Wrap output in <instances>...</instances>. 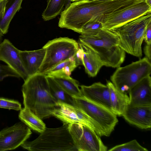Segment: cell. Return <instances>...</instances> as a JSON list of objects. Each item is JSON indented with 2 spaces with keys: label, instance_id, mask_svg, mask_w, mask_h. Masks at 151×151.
<instances>
[{
  "label": "cell",
  "instance_id": "6da1fadb",
  "mask_svg": "<svg viewBox=\"0 0 151 151\" xmlns=\"http://www.w3.org/2000/svg\"><path fill=\"white\" fill-rule=\"evenodd\" d=\"M22 91L24 107L42 119L53 116L57 102L50 93L46 75L37 73L28 77Z\"/></svg>",
  "mask_w": 151,
  "mask_h": 151
},
{
  "label": "cell",
  "instance_id": "7a4b0ae2",
  "mask_svg": "<svg viewBox=\"0 0 151 151\" xmlns=\"http://www.w3.org/2000/svg\"><path fill=\"white\" fill-rule=\"evenodd\" d=\"M79 40L96 53L104 66L118 68L124 60L125 52L119 46L118 35L111 30L102 28L81 34Z\"/></svg>",
  "mask_w": 151,
  "mask_h": 151
},
{
  "label": "cell",
  "instance_id": "3957f363",
  "mask_svg": "<svg viewBox=\"0 0 151 151\" xmlns=\"http://www.w3.org/2000/svg\"><path fill=\"white\" fill-rule=\"evenodd\" d=\"M142 0H81L71 3L66 11L68 20L78 30L90 20L123 9Z\"/></svg>",
  "mask_w": 151,
  "mask_h": 151
},
{
  "label": "cell",
  "instance_id": "277c9868",
  "mask_svg": "<svg viewBox=\"0 0 151 151\" xmlns=\"http://www.w3.org/2000/svg\"><path fill=\"white\" fill-rule=\"evenodd\" d=\"M69 124L56 128H48L35 139L21 146L30 151H78L69 129Z\"/></svg>",
  "mask_w": 151,
  "mask_h": 151
},
{
  "label": "cell",
  "instance_id": "5b68a950",
  "mask_svg": "<svg viewBox=\"0 0 151 151\" xmlns=\"http://www.w3.org/2000/svg\"><path fill=\"white\" fill-rule=\"evenodd\" d=\"M150 21L151 12L111 30L118 35L119 46L125 52L141 58L145 34Z\"/></svg>",
  "mask_w": 151,
  "mask_h": 151
},
{
  "label": "cell",
  "instance_id": "8992f818",
  "mask_svg": "<svg viewBox=\"0 0 151 151\" xmlns=\"http://www.w3.org/2000/svg\"><path fill=\"white\" fill-rule=\"evenodd\" d=\"M151 72V62L145 57L125 66L118 68L110 79L118 90L127 94L134 85L150 75Z\"/></svg>",
  "mask_w": 151,
  "mask_h": 151
},
{
  "label": "cell",
  "instance_id": "52a82bcc",
  "mask_svg": "<svg viewBox=\"0 0 151 151\" xmlns=\"http://www.w3.org/2000/svg\"><path fill=\"white\" fill-rule=\"evenodd\" d=\"M74 105L82 110L94 122L101 136L109 137L118 122L117 115L102 106L84 96L72 97Z\"/></svg>",
  "mask_w": 151,
  "mask_h": 151
},
{
  "label": "cell",
  "instance_id": "ba28073f",
  "mask_svg": "<svg viewBox=\"0 0 151 151\" xmlns=\"http://www.w3.org/2000/svg\"><path fill=\"white\" fill-rule=\"evenodd\" d=\"M45 57L38 73H44L59 63L74 56L79 47L76 40L60 37L48 41L43 47Z\"/></svg>",
  "mask_w": 151,
  "mask_h": 151
},
{
  "label": "cell",
  "instance_id": "9c48e42d",
  "mask_svg": "<svg viewBox=\"0 0 151 151\" xmlns=\"http://www.w3.org/2000/svg\"><path fill=\"white\" fill-rule=\"evenodd\" d=\"M151 12V7L144 0L93 20L101 22L103 28L112 30Z\"/></svg>",
  "mask_w": 151,
  "mask_h": 151
},
{
  "label": "cell",
  "instance_id": "30bf717a",
  "mask_svg": "<svg viewBox=\"0 0 151 151\" xmlns=\"http://www.w3.org/2000/svg\"><path fill=\"white\" fill-rule=\"evenodd\" d=\"M69 129L78 151H107V147L95 132L79 123L69 124Z\"/></svg>",
  "mask_w": 151,
  "mask_h": 151
},
{
  "label": "cell",
  "instance_id": "8fae6325",
  "mask_svg": "<svg viewBox=\"0 0 151 151\" xmlns=\"http://www.w3.org/2000/svg\"><path fill=\"white\" fill-rule=\"evenodd\" d=\"M32 134L31 129L22 122L0 131V151L13 150L21 146Z\"/></svg>",
  "mask_w": 151,
  "mask_h": 151
},
{
  "label": "cell",
  "instance_id": "7c38bea8",
  "mask_svg": "<svg viewBox=\"0 0 151 151\" xmlns=\"http://www.w3.org/2000/svg\"><path fill=\"white\" fill-rule=\"evenodd\" d=\"M53 116L60 120L63 123H79L85 124L94 130L100 137H102L94 122L82 110L75 106L58 102Z\"/></svg>",
  "mask_w": 151,
  "mask_h": 151
},
{
  "label": "cell",
  "instance_id": "4fadbf2b",
  "mask_svg": "<svg viewBox=\"0 0 151 151\" xmlns=\"http://www.w3.org/2000/svg\"><path fill=\"white\" fill-rule=\"evenodd\" d=\"M19 51L7 39L0 43V60L5 63L24 81L28 76L22 62Z\"/></svg>",
  "mask_w": 151,
  "mask_h": 151
},
{
  "label": "cell",
  "instance_id": "5bb4252c",
  "mask_svg": "<svg viewBox=\"0 0 151 151\" xmlns=\"http://www.w3.org/2000/svg\"><path fill=\"white\" fill-rule=\"evenodd\" d=\"M122 116L129 123L141 129H146L151 127V105L129 104Z\"/></svg>",
  "mask_w": 151,
  "mask_h": 151
},
{
  "label": "cell",
  "instance_id": "9a60e30c",
  "mask_svg": "<svg viewBox=\"0 0 151 151\" xmlns=\"http://www.w3.org/2000/svg\"><path fill=\"white\" fill-rule=\"evenodd\" d=\"M81 90L83 96L90 101L112 111L109 88L100 82L89 86L81 85Z\"/></svg>",
  "mask_w": 151,
  "mask_h": 151
},
{
  "label": "cell",
  "instance_id": "2e32d148",
  "mask_svg": "<svg viewBox=\"0 0 151 151\" xmlns=\"http://www.w3.org/2000/svg\"><path fill=\"white\" fill-rule=\"evenodd\" d=\"M129 104L134 106L151 105V77L148 75L132 87L129 92Z\"/></svg>",
  "mask_w": 151,
  "mask_h": 151
},
{
  "label": "cell",
  "instance_id": "e0dca14e",
  "mask_svg": "<svg viewBox=\"0 0 151 151\" xmlns=\"http://www.w3.org/2000/svg\"><path fill=\"white\" fill-rule=\"evenodd\" d=\"M19 52L28 77L38 73L45 57V49L42 47L40 49L31 51L19 50Z\"/></svg>",
  "mask_w": 151,
  "mask_h": 151
},
{
  "label": "cell",
  "instance_id": "ac0fdd59",
  "mask_svg": "<svg viewBox=\"0 0 151 151\" xmlns=\"http://www.w3.org/2000/svg\"><path fill=\"white\" fill-rule=\"evenodd\" d=\"M106 85L109 90L112 112L117 116H122L129 104V96L118 90L109 81H106Z\"/></svg>",
  "mask_w": 151,
  "mask_h": 151
},
{
  "label": "cell",
  "instance_id": "d6986e66",
  "mask_svg": "<svg viewBox=\"0 0 151 151\" xmlns=\"http://www.w3.org/2000/svg\"><path fill=\"white\" fill-rule=\"evenodd\" d=\"M79 45L83 50L82 63L86 72L90 77L96 76L101 68L104 66L103 63L90 48L80 42Z\"/></svg>",
  "mask_w": 151,
  "mask_h": 151
},
{
  "label": "cell",
  "instance_id": "ffe728a7",
  "mask_svg": "<svg viewBox=\"0 0 151 151\" xmlns=\"http://www.w3.org/2000/svg\"><path fill=\"white\" fill-rule=\"evenodd\" d=\"M19 118L30 129L38 132H43L46 127L42 119L26 107L20 110Z\"/></svg>",
  "mask_w": 151,
  "mask_h": 151
},
{
  "label": "cell",
  "instance_id": "44dd1931",
  "mask_svg": "<svg viewBox=\"0 0 151 151\" xmlns=\"http://www.w3.org/2000/svg\"><path fill=\"white\" fill-rule=\"evenodd\" d=\"M52 77L60 87L70 96L78 97L84 96L79 88L78 82L70 76Z\"/></svg>",
  "mask_w": 151,
  "mask_h": 151
},
{
  "label": "cell",
  "instance_id": "7402d4cb",
  "mask_svg": "<svg viewBox=\"0 0 151 151\" xmlns=\"http://www.w3.org/2000/svg\"><path fill=\"white\" fill-rule=\"evenodd\" d=\"M47 76L50 93L57 101L74 106L73 97L66 93L51 76Z\"/></svg>",
  "mask_w": 151,
  "mask_h": 151
},
{
  "label": "cell",
  "instance_id": "603a6c76",
  "mask_svg": "<svg viewBox=\"0 0 151 151\" xmlns=\"http://www.w3.org/2000/svg\"><path fill=\"white\" fill-rule=\"evenodd\" d=\"M66 0H48L47 6L42 14L45 21L55 18L60 14L65 6Z\"/></svg>",
  "mask_w": 151,
  "mask_h": 151
},
{
  "label": "cell",
  "instance_id": "cb8c5ba5",
  "mask_svg": "<svg viewBox=\"0 0 151 151\" xmlns=\"http://www.w3.org/2000/svg\"><path fill=\"white\" fill-rule=\"evenodd\" d=\"M23 0H14L12 4L6 11L3 19L0 21V31L3 34L8 32L10 23L16 13L21 8Z\"/></svg>",
  "mask_w": 151,
  "mask_h": 151
},
{
  "label": "cell",
  "instance_id": "d4e9b609",
  "mask_svg": "<svg viewBox=\"0 0 151 151\" xmlns=\"http://www.w3.org/2000/svg\"><path fill=\"white\" fill-rule=\"evenodd\" d=\"M109 151H148L142 147L136 139L117 145L110 149Z\"/></svg>",
  "mask_w": 151,
  "mask_h": 151
},
{
  "label": "cell",
  "instance_id": "484cf974",
  "mask_svg": "<svg viewBox=\"0 0 151 151\" xmlns=\"http://www.w3.org/2000/svg\"><path fill=\"white\" fill-rule=\"evenodd\" d=\"M78 66L76 62L63 67L61 69L45 74L52 77L70 76L71 73Z\"/></svg>",
  "mask_w": 151,
  "mask_h": 151
},
{
  "label": "cell",
  "instance_id": "4316f807",
  "mask_svg": "<svg viewBox=\"0 0 151 151\" xmlns=\"http://www.w3.org/2000/svg\"><path fill=\"white\" fill-rule=\"evenodd\" d=\"M103 28L101 22L95 20H90L82 27L81 34H86L98 30Z\"/></svg>",
  "mask_w": 151,
  "mask_h": 151
},
{
  "label": "cell",
  "instance_id": "83f0119b",
  "mask_svg": "<svg viewBox=\"0 0 151 151\" xmlns=\"http://www.w3.org/2000/svg\"><path fill=\"white\" fill-rule=\"evenodd\" d=\"M0 108L17 111L22 109L21 104L18 101L3 98H0Z\"/></svg>",
  "mask_w": 151,
  "mask_h": 151
},
{
  "label": "cell",
  "instance_id": "f1b7e54d",
  "mask_svg": "<svg viewBox=\"0 0 151 151\" xmlns=\"http://www.w3.org/2000/svg\"><path fill=\"white\" fill-rule=\"evenodd\" d=\"M8 77L20 78L19 75L8 65L0 63V81Z\"/></svg>",
  "mask_w": 151,
  "mask_h": 151
},
{
  "label": "cell",
  "instance_id": "f546056e",
  "mask_svg": "<svg viewBox=\"0 0 151 151\" xmlns=\"http://www.w3.org/2000/svg\"><path fill=\"white\" fill-rule=\"evenodd\" d=\"M75 62L74 56L70 58L62 61L52 67L50 69L43 74H46L47 73L59 70L63 67Z\"/></svg>",
  "mask_w": 151,
  "mask_h": 151
},
{
  "label": "cell",
  "instance_id": "4dcf8cb0",
  "mask_svg": "<svg viewBox=\"0 0 151 151\" xmlns=\"http://www.w3.org/2000/svg\"><path fill=\"white\" fill-rule=\"evenodd\" d=\"M144 40L146 44L151 45V21L149 22L146 28Z\"/></svg>",
  "mask_w": 151,
  "mask_h": 151
},
{
  "label": "cell",
  "instance_id": "1f68e13d",
  "mask_svg": "<svg viewBox=\"0 0 151 151\" xmlns=\"http://www.w3.org/2000/svg\"><path fill=\"white\" fill-rule=\"evenodd\" d=\"M83 51L82 48L79 46V47L74 55L76 65L78 66L82 65V60Z\"/></svg>",
  "mask_w": 151,
  "mask_h": 151
},
{
  "label": "cell",
  "instance_id": "d6a6232c",
  "mask_svg": "<svg viewBox=\"0 0 151 151\" xmlns=\"http://www.w3.org/2000/svg\"><path fill=\"white\" fill-rule=\"evenodd\" d=\"M8 0H0V21L3 18L6 10Z\"/></svg>",
  "mask_w": 151,
  "mask_h": 151
},
{
  "label": "cell",
  "instance_id": "836d02e7",
  "mask_svg": "<svg viewBox=\"0 0 151 151\" xmlns=\"http://www.w3.org/2000/svg\"><path fill=\"white\" fill-rule=\"evenodd\" d=\"M151 45L146 44L144 47V52L146 57L151 62Z\"/></svg>",
  "mask_w": 151,
  "mask_h": 151
},
{
  "label": "cell",
  "instance_id": "e575fe53",
  "mask_svg": "<svg viewBox=\"0 0 151 151\" xmlns=\"http://www.w3.org/2000/svg\"><path fill=\"white\" fill-rule=\"evenodd\" d=\"M72 2V0H66L65 3V9H67Z\"/></svg>",
  "mask_w": 151,
  "mask_h": 151
},
{
  "label": "cell",
  "instance_id": "d590c367",
  "mask_svg": "<svg viewBox=\"0 0 151 151\" xmlns=\"http://www.w3.org/2000/svg\"><path fill=\"white\" fill-rule=\"evenodd\" d=\"M146 3L151 7V0H144Z\"/></svg>",
  "mask_w": 151,
  "mask_h": 151
},
{
  "label": "cell",
  "instance_id": "8d00e7d4",
  "mask_svg": "<svg viewBox=\"0 0 151 151\" xmlns=\"http://www.w3.org/2000/svg\"><path fill=\"white\" fill-rule=\"evenodd\" d=\"M3 35V34L2 33V32L0 31V40H1Z\"/></svg>",
  "mask_w": 151,
  "mask_h": 151
},
{
  "label": "cell",
  "instance_id": "74e56055",
  "mask_svg": "<svg viewBox=\"0 0 151 151\" xmlns=\"http://www.w3.org/2000/svg\"><path fill=\"white\" fill-rule=\"evenodd\" d=\"M81 0H72V2H75L76 1H80Z\"/></svg>",
  "mask_w": 151,
  "mask_h": 151
},
{
  "label": "cell",
  "instance_id": "f35d334b",
  "mask_svg": "<svg viewBox=\"0 0 151 151\" xmlns=\"http://www.w3.org/2000/svg\"><path fill=\"white\" fill-rule=\"evenodd\" d=\"M101 1H109V0H98Z\"/></svg>",
  "mask_w": 151,
  "mask_h": 151
},
{
  "label": "cell",
  "instance_id": "ab89813d",
  "mask_svg": "<svg viewBox=\"0 0 151 151\" xmlns=\"http://www.w3.org/2000/svg\"></svg>",
  "mask_w": 151,
  "mask_h": 151
}]
</instances>
